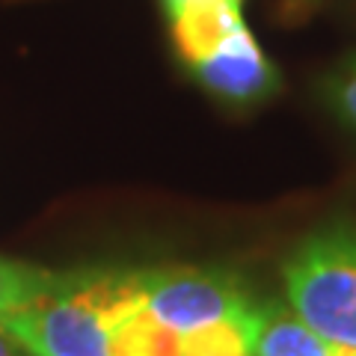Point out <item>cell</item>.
I'll return each mask as SVG.
<instances>
[{"label": "cell", "instance_id": "6da1fadb", "mask_svg": "<svg viewBox=\"0 0 356 356\" xmlns=\"http://www.w3.org/2000/svg\"><path fill=\"white\" fill-rule=\"evenodd\" d=\"M146 294L149 270L137 267L63 270L0 324L33 356H113L116 330L146 309Z\"/></svg>", "mask_w": 356, "mask_h": 356}, {"label": "cell", "instance_id": "7a4b0ae2", "mask_svg": "<svg viewBox=\"0 0 356 356\" xmlns=\"http://www.w3.org/2000/svg\"><path fill=\"white\" fill-rule=\"evenodd\" d=\"M288 303L336 348L356 344V226L321 229L282 267Z\"/></svg>", "mask_w": 356, "mask_h": 356}, {"label": "cell", "instance_id": "3957f363", "mask_svg": "<svg viewBox=\"0 0 356 356\" xmlns=\"http://www.w3.org/2000/svg\"><path fill=\"white\" fill-rule=\"evenodd\" d=\"M252 306L255 303L229 270H217V267L149 270L146 312L175 336L211 327L217 321L250 312Z\"/></svg>", "mask_w": 356, "mask_h": 356}, {"label": "cell", "instance_id": "277c9868", "mask_svg": "<svg viewBox=\"0 0 356 356\" xmlns=\"http://www.w3.org/2000/svg\"><path fill=\"white\" fill-rule=\"evenodd\" d=\"M184 65L211 95L226 98L232 104L261 102L280 89V72L243 21L184 60Z\"/></svg>", "mask_w": 356, "mask_h": 356}, {"label": "cell", "instance_id": "5b68a950", "mask_svg": "<svg viewBox=\"0 0 356 356\" xmlns=\"http://www.w3.org/2000/svg\"><path fill=\"white\" fill-rule=\"evenodd\" d=\"M255 356H339V348L312 330L291 303L267 300L259 306Z\"/></svg>", "mask_w": 356, "mask_h": 356}, {"label": "cell", "instance_id": "8992f818", "mask_svg": "<svg viewBox=\"0 0 356 356\" xmlns=\"http://www.w3.org/2000/svg\"><path fill=\"white\" fill-rule=\"evenodd\" d=\"M255 330H259V306L178 336V356H255Z\"/></svg>", "mask_w": 356, "mask_h": 356}, {"label": "cell", "instance_id": "52a82bcc", "mask_svg": "<svg viewBox=\"0 0 356 356\" xmlns=\"http://www.w3.org/2000/svg\"><path fill=\"white\" fill-rule=\"evenodd\" d=\"M51 280L54 270L0 255V318L13 315V312L24 309L36 297H42L48 291Z\"/></svg>", "mask_w": 356, "mask_h": 356}, {"label": "cell", "instance_id": "ba28073f", "mask_svg": "<svg viewBox=\"0 0 356 356\" xmlns=\"http://www.w3.org/2000/svg\"><path fill=\"white\" fill-rule=\"evenodd\" d=\"M321 92H324V102L336 113V119L356 134V54L332 65Z\"/></svg>", "mask_w": 356, "mask_h": 356}, {"label": "cell", "instance_id": "9c48e42d", "mask_svg": "<svg viewBox=\"0 0 356 356\" xmlns=\"http://www.w3.org/2000/svg\"><path fill=\"white\" fill-rule=\"evenodd\" d=\"M13 336H9V332L3 330V324H0V356H15L13 353Z\"/></svg>", "mask_w": 356, "mask_h": 356}, {"label": "cell", "instance_id": "30bf717a", "mask_svg": "<svg viewBox=\"0 0 356 356\" xmlns=\"http://www.w3.org/2000/svg\"><path fill=\"white\" fill-rule=\"evenodd\" d=\"M187 3H199V0H163V9L170 13V9H175V6H187ZM241 3V0H238Z\"/></svg>", "mask_w": 356, "mask_h": 356}, {"label": "cell", "instance_id": "8fae6325", "mask_svg": "<svg viewBox=\"0 0 356 356\" xmlns=\"http://www.w3.org/2000/svg\"><path fill=\"white\" fill-rule=\"evenodd\" d=\"M341 6L348 9V15L353 18V24H356V0H341Z\"/></svg>", "mask_w": 356, "mask_h": 356}, {"label": "cell", "instance_id": "7c38bea8", "mask_svg": "<svg viewBox=\"0 0 356 356\" xmlns=\"http://www.w3.org/2000/svg\"><path fill=\"white\" fill-rule=\"evenodd\" d=\"M339 356H356V344L353 348H339Z\"/></svg>", "mask_w": 356, "mask_h": 356}]
</instances>
